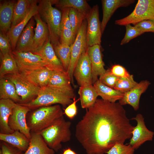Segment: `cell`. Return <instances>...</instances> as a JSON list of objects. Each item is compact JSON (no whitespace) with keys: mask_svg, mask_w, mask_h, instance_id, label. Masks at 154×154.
Masks as SVG:
<instances>
[{"mask_svg":"<svg viewBox=\"0 0 154 154\" xmlns=\"http://www.w3.org/2000/svg\"><path fill=\"white\" fill-rule=\"evenodd\" d=\"M134 127L119 102L98 99L76 125L75 136L87 154H104L130 139Z\"/></svg>","mask_w":154,"mask_h":154,"instance_id":"1","label":"cell"},{"mask_svg":"<svg viewBox=\"0 0 154 154\" xmlns=\"http://www.w3.org/2000/svg\"><path fill=\"white\" fill-rule=\"evenodd\" d=\"M75 97L72 87L64 88L47 86L40 88L35 98L29 102L19 104L30 109L53 104L66 107L73 102Z\"/></svg>","mask_w":154,"mask_h":154,"instance_id":"2","label":"cell"},{"mask_svg":"<svg viewBox=\"0 0 154 154\" xmlns=\"http://www.w3.org/2000/svg\"><path fill=\"white\" fill-rule=\"evenodd\" d=\"M71 123L65 119L64 116L39 133L48 146L57 152L62 147V143L69 141L71 139Z\"/></svg>","mask_w":154,"mask_h":154,"instance_id":"3","label":"cell"},{"mask_svg":"<svg viewBox=\"0 0 154 154\" xmlns=\"http://www.w3.org/2000/svg\"><path fill=\"white\" fill-rule=\"evenodd\" d=\"M38 13L47 24L52 44L60 42L62 13L52 6L51 0L38 1Z\"/></svg>","mask_w":154,"mask_h":154,"instance_id":"4","label":"cell"},{"mask_svg":"<svg viewBox=\"0 0 154 154\" xmlns=\"http://www.w3.org/2000/svg\"><path fill=\"white\" fill-rule=\"evenodd\" d=\"M64 114L59 104L40 107L32 114L27 123L31 133H39L63 116Z\"/></svg>","mask_w":154,"mask_h":154,"instance_id":"5","label":"cell"},{"mask_svg":"<svg viewBox=\"0 0 154 154\" xmlns=\"http://www.w3.org/2000/svg\"><path fill=\"white\" fill-rule=\"evenodd\" d=\"M144 20L154 21V0H138L133 11L127 16L116 20V25H134Z\"/></svg>","mask_w":154,"mask_h":154,"instance_id":"6","label":"cell"},{"mask_svg":"<svg viewBox=\"0 0 154 154\" xmlns=\"http://www.w3.org/2000/svg\"><path fill=\"white\" fill-rule=\"evenodd\" d=\"M87 23L86 19L83 22L80 27L74 41L70 46V60L69 68L67 72L74 84L73 72L77 62L80 56L86 52L88 45L86 38Z\"/></svg>","mask_w":154,"mask_h":154,"instance_id":"7","label":"cell"},{"mask_svg":"<svg viewBox=\"0 0 154 154\" xmlns=\"http://www.w3.org/2000/svg\"><path fill=\"white\" fill-rule=\"evenodd\" d=\"M3 77L11 80L14 84L17 93L21 99V104H25L33 100L37 96L40 88L27 79L19 72L7 74Z\"/></svg>","mask_w":154,"mask_h":154,"instance_id":"8","label":"cell"},{"mask_svg":"<svg viewBox=\"0 0 154 154\" xmlns=\"http://www.w3.org/2000/svg\"><path fill=\"white\" fill-rule=\"evenodd\" d=\"M87 23L86 38L88 45H100L102 32L99 19V7L94 5L86 16Z\"/></svg>","mask_w":154,"mask_h":154,"instance_id":"9","label":"cell"},{"mask_svg":"<svg viewBox=\"0 0 154 154\" xmlns=\"http://www.w3.org/2000/svg\"><path fill=\"white\" fill-rule=\"evenodd\" d=\"M30 110L27 107L16 103L8 122L9 125L12 130L19 131L30 139L31 132L26 118L27 113Z\"/></svg>","mask_w":154,"mask_h":154,"instance_id":"10","label":"cell"},{"mask_svg":"<svg viewBox=\"0 0 154 154\" xmlns=\"http://www.w3.org/2000/svg\"><path fill=\"white\" fill-rule=\"evenodd\" d=\"M131 119L135 120L137 122L136 125L134 127L132 131V136L129 143L135 150L145 142L152 141L154 132L147 129L145 124L144 118L141 114H138Z\"/></svg>","mask_w":154,"mask_h":154,"instance_id":"11","label":"cell"},{"mask_svg":"<svg viewBox=\"0 0 154 154\" xmlns=\"http://www.w3.org/2000/svg\"><path fill=\"white\" fill-rule=\"evenodd\" d=\"M12 53L17 62L19 71L46 66L45 63L42 58L32 52L14 50Z\"/></svg>","mask_w":154,"mask_h":154,"instance_id":"12","label":"cell"},{"mask_svg":"<svg viewBox=\"0 0 154 154\" xmlns=\"http://www.w3.org/2000/svg\"><path fill=\"white\" fill-rule=\"evenodd\" d=\"M73 75L80 86L86 84H93L91 63L87 51L78 59Z\"/></svg>","mask_w":154,"mask_h":154,"instance_id":"13","label":"cell"},{"mask_svg":"<svg viewBox=\"0 0 154 154\" xmlns=\"http://www.w3.org/2000/svg\"><path fill=\"white\" fill-rule=\"evenodd\" d=\"M40 56L44 61L46 67L52 71H66L56 56L49 38L42 47L33 52Z\"/></svg>","mask_w":154,"mask_h":154,"instance_id":"14","label":"cell"},{"mask_svg":"<svg viewBox=\"0 0 154 154\" xmlns=\"http://www.w3.org/2000/svg\"><path fill=\"white\" fill-rule=\"evenodd\" d=\"M33 18L36 21L34 35L29 52H33L41 48L49 38V32L46 23L41 19L38 13Z\"/></svg>","mask_w":154,"mask_h":154,"instance_id":"15","label":"cell"},{"mask_svg":"<svg viewBox=\"0 0 154 154\" xmlns=\"http://www.w3.org/2000/svg\"><path fill=\"white\" fill-rule=\"evenodd\" d=\"M150 83L147 80L141 81L129 91L124 94L123 97L119 100L120 105L128 104L137 111L139 108V100L141 94L145 92Z\"/></svg>","mask_w":154,"mask_h":154,"instance_id":"16","label":"cell"},{"mask_svg":"<svg viewBox=\"0 0 154 154\" xmlns=\"http://www.w3.org/2000/svg\"><path fill=\"white\" fill-rule=\"evenodd\" d=\"M87 51L91 63L93 84L98 80V77L105 73L106 70L104 67L100 45L88 46Z\"/></svg>","mask_w":154,"mask_h":154,"instance_id":"17","label":"cell"},{"mask_svg":"<svg viewBox=\"0 0 154 154\" xmlns=\"http://www.w3.org/2000/svg\"><path fill=\"white\" fill-rule=\"evenodd\" d=\"M52 71L46 66L19 71L27 79L35 85L42 88L48 86Z\"/></svg>","mask_w":154,"mask_h":154,"instance_id":"18","label":"cell"},{"mask_svg":"<svg viewBox=\"0 0 154 154\" xmlns=\"http://www.w3.org/2000/svg\"><path fill=\"white\" fill-rule=\"evenodd\" d=\"M134 0H102L103 17L101 22L102 33L107 24L116 10L120 7H125L133 4Z\"/></svg>","mask_w":154,"mask_h":154,"instance_id":"19","label":"cell"},{"mask_svg":"<svg viewBox=\"0 0 154 154\" xmlns=\"http://www.w3.org/2000/svg\"><path fill=\"white\" fill-rule=\"evenodd\" d=\"M38 1L32 6L25 17L17 25L11 27L7 35L9 38L13 50H15L21 34L30 19L38 13Z\"/></svg>","mask_w":154,"mask_h":154,"instance_id":"20","label":"cell"},{"mask_svg":"<svg viewBox=\"0 0 154 154\" xmlns=\"http://www.w3.org/2000/svg\"><path fill=\"white\" fill-rule=\"evenodd\" d=\"M16 2L5 1L0 5V32L7 34L10 29L13 18L14 9Z\"/></svg>","mask_w":154,"mask_h":154,"instance_id":"21","label":"cell"},{"mask_svg":"<svg viewBox=\"0 0 154 154\" xmlns=\"http://www.w3.org/2000/svg\"><path fill=\"white\" fill-rule=\"evenodd\" d=\"M16 104L14 102L10 99H0V133L9 134L13 133L15 131L10 128L8 122L9 117Z\"/></svg>","mask_w":154,"mask_h":154,"instance_id":"22","label":"cell"},{"mask_svg":"<svg viewBox=\"0 0 154 154\" xmlns=\"http://www.w3.org/2000/svg\"><path fill=\"white\" fill-rule=\"evenodd\" d=\"M54 152L39 133H31L29 146L23 154H54Z\"/></svg>","mask_w":154,"mask_h":154,"instance_id":"23","label":"cell"},{"mask_svg":"<svg viewBox=\"0 0 154 154\" xmlns=\"http://www.w3.org/2000/svg\"><path fill=\"white\" fill-rule=\"evenodd\" d=\"M35 21L32 17L22 31L18 40L15 50L29 52L34 35Z\"/></svg>","mask_w":154,"mask_h":154,"instance_id":"24","label":"cell"},{"mask_svg":"<svg viewBox=\"0 0 154 154\" xmlns=\"http://www.w3.org/2000/svg\"><path fill=\"white\" fill-rule=\"evenodd\" d=\"M61 9L62 18L61 24L60 42L70 46L76 38L72 29L68 17L69 8Z\"/></svg>","mask_w":154,"mask_h":154,"instance_id":"25","label":"cell"},{"mask_svg":"<svg viewBox=\"0 0 154 154\" xmlns=\"http://www.w3.org/2000/svg\"><path fill=\"white\" fill-rule=\"evenodd\" d=\"M0 140L22 151L25 152L29 146L30 139L19 131L9 134L0 133Z\"/></svg>","mask_w":154,"mask_h":154,"instance_id":"26","label":"cell"},{"mask_svg":"<svg viewBox=\"0 0 154 154\" xmlns=\"http://www.w3.org/2000/svg\"><path fill=\"white\" fill-rule=\"evenodd\" d=\"M81 107L87 109L92 106L98 96L93 84H86L80 86L78 91Z\"/></svg>","mask_w":154,"mask_h":154,"instance_id":"27","label":"cell"},{"mask_svg":"<svg viewBox=\"0 0 154 154\" xmlns=\"http://www.w3.org/2000/svg\"><path fill=\"white\" fill-rule=\"evenodd\" d=\"M93 85L98 96H100L104 100L115 103L123 97V93L104 85L98 80Z\"/></svg>","mask_w":154,"mask_h":154,"instance_id":"28","label":"cell"},{"mask_svg":"<svg viewBox=\"0 0 154 154\" xmlns=\"http://www.w3.org/2000/svg\"><path fill=\"white\" fill-rule=\"evenodd\" d=\"M38 1L18 0L15 4L11 27L17 25L26 17L33 5Z\"/></svg>","mask_w":154,"mask_h":154,"instance_id":"29","label":"cell"},{"mask_svg":"<svg viewBox=\"0 0 154 154\" xmlns=\"http://www.w3.org/2000/svg\"><path fill=\"white\" fill-rule=\"evenodd\" d=\"M0 99H9L21 104V99L18 95L14 84L4 77L0 80Z\"/></svg>","mask_w":154,"mask_h":154,"instance_id":"30","label":"cell"},{"mask_svg":"<svg viewBox=\"0 0 154 154\" xmlns=\"http://www.w3.org/2000/svg\"><path fill=\"white\" fill-rule=\"evenodd\" d=\"M52 4L61 9L73 8L76 9L86 16L92 8L85 0H51Z\"/></svg>","mask_w":154,"mask_h":154,"instance_id":"31","label":"cell"},{"mask_svg":"<svg viewBox=\"0 0 154 154\" xmlns=\"http://www.w3.org/2000/svg\"><path fill=\"white\" fill-rule=\"evenodd\" d=\"M71 80L66 71H52L48 86L61 88H72Z\"/></svg>","mask_w":154,"mask_h":154,"instance_id":"32","label":"cell"},{"mask_svg":"<svg viewBox=\"0 0 154 154\" xmlns=\"http://www.w3.org/2000/svg\"><path fill=\"white\" fill-rule=\"evenodd\" d=\"M19 72L17 62L11 53L1 55L0 67V78L5 76Z\"/></svg>","mask_w":154,"mask_h":154,"instance_id":"33","label":"cell"},{"mask_svg":"<svg viewBox=\"0 0 154 154\" xmlns=\"http://www.w3.org/2000/svg\"><path fill=\"white\" fill-rule=\"evenodd\" d=\"M56 54L61 61L64 69L66 71L70 60V46L60 42L52 45Z\"/></svg>","mask_w":154,"mask_h":154,"instance_id":"34","label":"cell"},{"mask_svg":"<svg viewBox=\"0 0 154 154\" xmlns=\"http://www.w3.org/2000/svg\"><path fill=\"white\" fill-rule=\"evenodd\" d=\"M68 17L73 33L76 37L83 22L86 16L76 9L69 8Z\"/></svg>","mask_w":154,"mask_h":154,"instance_id":"35","label":"cell"},{"mask_svg":"<svg viewBox=\"0 0 154 154\" xmlns=\"http://www.w3.org/2000/svg\"><path fill=\"white\" fill-rule=\"evenodd\" d=\"M137 83L134 80L133 75H131L129 78H120L116 82L114 89L124 94L131 90Z\"/></svg>","mask_w":154,"mask_h":154,"instance_id":"36","label":"cell"},{"mask_svg":"<svg viewBox=\"0 0 154 154\" xmlns=\"http://www.w3.org/2000/svg\"><path fill=\"white\" fill-rule=\"evenodd\" d=\"M125 26L126 32L124 38L121 42V45L127 43L131 40L144 33L135 26H132L130 24H127Z\"/></svg>","mask_w":154,"mask_h":154,"instance_id":"37","label":"cell"},{"mask_svg":"<svg viewBox=\"0 0 154 154\" xmlns=\"http://www.w3.org/2000/svg\"><path fill=\"white\" fill-rule=\"evenodd\" d=\"M135 149L129 144L116 143L106 153L107 154H134Z\"/></svg>","mask_w":154,"mask_h":154,"instance_id":"38","label":"cell"},{"mask_svg":"<svg viewBox=\"0 0 154 154\" xmlns=\"http://www.w3.org/2000/svg\"><path fill=\"white\" fill-rule=\"evenodd\" d=\"M120 78L113 74L110 70L99 76V80L104 85L114 88L116 83Z\"/></svg>","mask_w":154,"mask_h":154,"instance_id":"39","label":"cell"},{"mask_svg":"<svg viewBox=\"0 0 154 154\" xmlns=\"http://www.w3.org/2000/svg\"><path fill=\"white\" fill-rule=\"evenodd\" d=\"M0 49L1 55L12 52V48L10 40L6 34L0 33Z\"/></svg>","mask_w":154,"mask_h":154,"instance_id":"40","label":"cell"},{"mask_svg":"<svg viewBox=\"0 0 154 154\" xmlns=\"http://www.w3.org/2000/svg\"><path fill=\"white\" fill-rule=\"evenodd\" d=\"M109 70L113 74L119 78H129L131 75L124 67L119 64L113 65Z\"/></svg>","mask_w":154,"mask_h":154,"instance_id":"41","label":"cell"},{"mask_svg":"<svg viewBox=\"0 0 154 154\" xmlns=\"http://www.w3.org/2000/svg\"><path fill=\"white\" fill-rule=\"evenodd\" d=\"M23 152L5 142L1 143L0 154H23Z\"/></svg>","mask_w":154,"mask_h":154,"instance_id":"42","label":"cell"},{"mask_svg":"<svg viewBox=\"0 0 154 154\" xmlns=\"http://www.w3.org/2000/svg\"><path fill=\"white\" fill-rule=\"evenodd\" d=\"M79 100V98L76 100L75 97L73 99V102L64 110V114L70 119H73L77 114V108L76 104Z\"/></svg>","mask_w":154,"mask_h":154,"instance_id":"43","label":"cell"},{"mask_svg":"<svg viewBox=\"0 0 154 154\" xmlns=\"http://www.w3.org/2000/svg\"><path fill=\"white\" fill-rule=\"evenodd\" d=\"M134 26L144 33L146 32L154 33V21L152 20H143Z\"/></svg>","mask_w":154,"mask_h":154,"instance_id":"44","label":"cell"},{"mask_svg":"<svg viewBox=\"0 0 154 154\" xmlns=\"http://www.w3.org/2000/svg\"><path fill=\"white\" fill-rule=\"evenodd\" d=\"M62 154H77L74 151L70 148L65 149L63 151Z\"/></svg>","mask_w":154,"mask_h":154,"instance_id":"45","label":"cell"}]
</instances>
